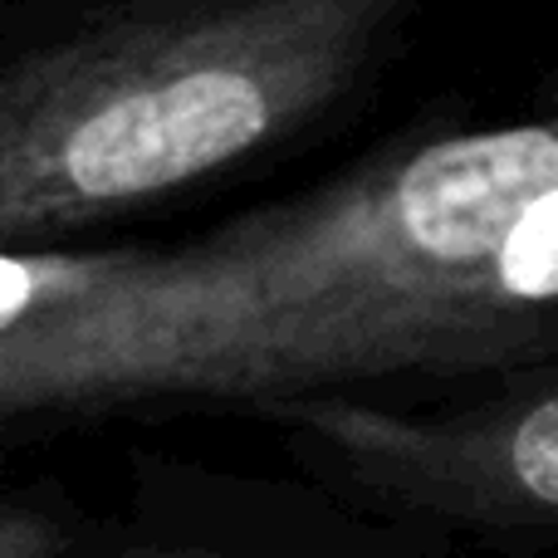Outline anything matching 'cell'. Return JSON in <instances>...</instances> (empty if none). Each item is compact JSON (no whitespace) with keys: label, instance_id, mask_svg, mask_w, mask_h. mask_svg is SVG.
<instances>
[{"label":"cell","instance_id":"cell-3","mask_svg":"<svg viewBox=\"0 0 558 558\" xmlns=\"http://www.w3.org/2000/svg\"><path fill=\"white\" fill-rule=\"evenodd\" d=\"M270 412L318 441L338 475L412 514L465 524H558V377L471 412L412 416L348 397H294Z\"/></svg>","mask_w":558,"mask_h":558},{"label":"cell","instance_id":"cell-2","mask_svg":"<svg viewBox=\"0 0 558 558\" xmlns=\"http://www.w3.org/2000/svg\"><path fill=\"white\" fill-rule=\"evenodd\" d=\"M402 0H133L0 78V235L64 245L270 153L363 78Z\"/></svg>","mask_w":558,"mask_h":558},{"label":"cell","instance_id":"cell-1","mask_svg":"<svg viewBox=\"0 0 558 558\" xmlns=\"http://www.w3.org/2000/svg\"><path fill=\"white\" fill-rule=\"evenodd\" d=\"M558 192V118L456 133L182 251L10 245V422L123 402H294L397 377L416 333Z\"/></svg>","mask_w":558,"mask_h":558}]
</instances>
